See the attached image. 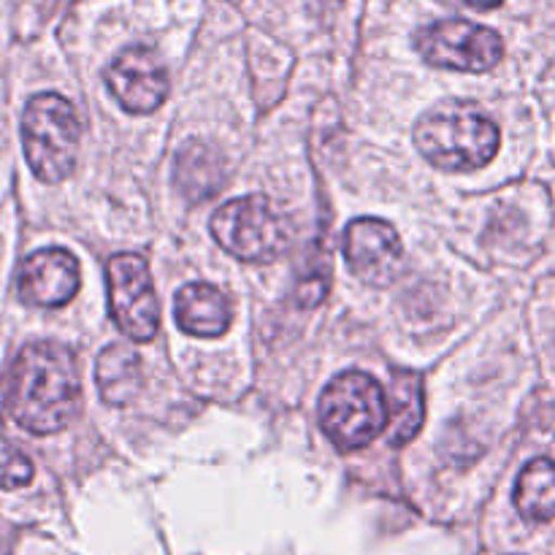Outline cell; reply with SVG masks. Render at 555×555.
<instances>
[{"mask_svg": "<svg viewBox=\"0 0 555 555\" xmlns=\"http://www.w3.org/2000/svg\"><path fill=\"white\" fill-rule=\"evenodd\" d=\"M81 406V383L76 358L54 341L22 347L9 369L5 410L25 431L47 437L68 426Z\"/></svg>", "mask_w": 555, "mask_h": 555, "instance_id": "cell-1", "label": "cell"}, {"mask_svg": "<svg viewBox=\"0 0 555 555\" xmlns=\"http://www.w3.org/2000/svg\"><path fill=\"white\" fill-rule=\"evenodd\" d=\"M496 122L475 103L448 101L423 114L415 125V144L431 166L442 171H475L496 157Z\"/></svg>", "mask_w": 555, "mask_h": 555, "instance_id": "cell-2", "label": "cell"}, {"mask_svg": "<svg viewBox=\"0 0 555 555\" xmlns=\"http://www.w3.org/2000/svg\"><path fill=\"white\" fill-rule=\"evenodd\" d=\"M390 423L388 393L363 372H345L320 396V426L334 448L352 453L372 444Z\"/></svg>", "mask_w": 555, "mask_h": 555, "instance_id": "cell-3", "label": "cell"}, {"mask_svg": "<svg viewBox=\"0 0 555 555\" xmlns=\"http://www.w3.org/2000/svg\"><path fill=\"white\" fill-rule=\"evenodd\" d=\"M81 122L76 108L54 92L33 98L22 114V144L33 173L41 182L57 184L76 168Z\"/></svg>", "mask_w": 555, "mask_h": 555, "instance_id": "cell-4", "label": "cell"}, {"mask_svg": "<svg viewBox=\"0 0 555 555\" xmlns=\"http://www.w3.org/2000/svg\"><path fill=\"white\" fill-rule=\"evenodd\" d=\"M211 236L244 263H269L291 249L293 222L263 195H244L215 211Z\"/></svg>", "mask_w": 555, "mask_h": 555, "instance_id": "cell-5", "label": "cell"}, {"mask_svg": "<svg viewBox=\"0 0 555 555\" xmlns=\"http://www.w3.org/2000/svg\"><path fill=\"white\" fill-rule=\"evenodd\" d=\"M423 60L437 68L482 74L504 57V41L496 30L469 20H439L415 38Z\"/></svg>", "mask_w": 555, "mask_h": 555, "instance_id": "cell-6", "label": "cell"}, {"mask_svg": "<svg viewBox=\"0 0 555 555\" xmlns=\"http://www.w3.org/2000/svg\"><path fill=\"white\" fill-rule=\"evenodd\" d=\"M108 309L128 339L152 341L160 331V301L152 287L150 266L141 255H114L106 266Z\"/></svg>", "mask_w": 555, "mask_h": 555, "instance_id": "cell-7", "label": "cell"}, {"mask_svg": "<svg viewBox=\"0 0 555 555\" xmlns=\"http://www.w3.org/2000/svg\"><path fill=\"white\" fill-rule=\"evenodd\" d=\"M345 260L358 280L372 287H385L404 266V244L396 228L385 220L361 217L345 231Z\"/></svg>", "mask_w": 555, "mask_h": 555, "instance_id": "cell-8", "label": "cell"}, {"mask_svg": "<svg viewBox=\"0 0 555 555\" xmlns=\"http://www.w3.org/2000/svg\"><path fill=\"white\" fill-rule=\"evenodd\" d=\"M108 92L122 108L150 114L168 98V70L160 54L150 47H128L106 70Z\"/></svg>", "mask_w": 555, "mask_h": 555, "instance_id": "cell-9", "label": "cell"}, {"mask_svg": "<svg viewBox=\"0 0 555 555\" xmlns=\"http://www.w3.org/2000/svg\"><path fill=\"white\" fill-rule=\"evenodd\" d=\"M79 260L68 249L49 247L27 255L20 266V296L33 307L54 309L68 304L79 293Z\"/></svg>", "mask_w": 555, "mask_h": 555, "instance_id": "cell-10", "label": "cell"}, {"mask_svg": "<svg viewBox=\"0 0 555 555\" xmlns=\"http://www.w3.org/2000/svg\"><path fill=\"white\" fill-rule=\"evenodd\" d=\"M173 314H177L179 328L198 339H217L233 323L231 298L220 287L206 285V282L184 285L173 301Z\"/></svg>", "mask_w": 555, "mask_h": 555, "instance_id": "cell-11", "label": "cell"}, {"mask_svg": "<svg viewBox=\"0 0 555 555\" xmlns=\"http://www.w3.org/2000/svg\"><path fill=\"white\" fill-rule=\"evenodd\" d=\"M225 179L228 163L220 150L204 144V141H193L179 150L177 163H173V182L188 201L198 204V201L211 198L215 193H220Z\"/></svg>", "mask_w": 555, "mask_h": 555, "instance_id": "cell-12", "label": "cell"}, {"mask_svg": "<svg viewBox=\"0 0 555 555\" xmlns=\"http://www.w3.org/2000/svg\"><path fill=\"white\" fill-rule=\"evenodd\" d=\"M95 383L108 406H125L144 388V369L139 352L128 345H112L101 352L95 366Z\"/></svg>", "mask_w": 555, "mask_h": 555, "instance_id": "cell-13", "label": "cell"}, {"mask_svg": "<svg viewBox=\"0 0 555 555\" xmlns=\"http://www.w3.org/2000/svg\"><path fill=\"white\" fill-rule=\"evenodd\" d=\"M515 507L531 524L555 520V461L534 459L515 482Z\"/></svg>", "mask_w": 555, "mask_h": 555, "instance_id": "cell-14", "label": "cell"}, {"mask_svg": "<svg viewBox=\"0 0 555 555\" xmlns=\"http://www.w3.org/2000/svg\"><path fill=\"white\" fill-rule=\"evenodd\" d=\"M388 404H390V434L388 442L393 448H401L410 439H415V434L423 426V385L417 374H396L393 383L388 388Z\"/></svg>", "mask_w": 555, "mask_h": 555, "instance_id": "cell-15", "label": "cell"}, {"mask_svg": "<svg viewBox=\"0 0 555 555\" xmlns=\"http://www.w3.org/2000/svg\"><path fill=\"white\" fill-rule=\"evenodd\" d=\"M33 480V461L14 444L0 439V488L16 491Z\"/></svg>", "mask_w": 555, "mask_h": 555, "instance_id": "cell-16", "label": "cell"}, {"mask_svg": "<svg viewBox=\"0 0 555 555\" xmlns=\"http://www.w3.org/2000/svg\"><path fill=\"white\" fill-rule=\"evenodd\" d=\"M444 5H461V9H475V11H491L499 9L504 0H439Z\"/></svg>", "mask_w": 555, "mask_h": 555, "instance_id": "cell-17", "label": "cell"}]
</instances>
